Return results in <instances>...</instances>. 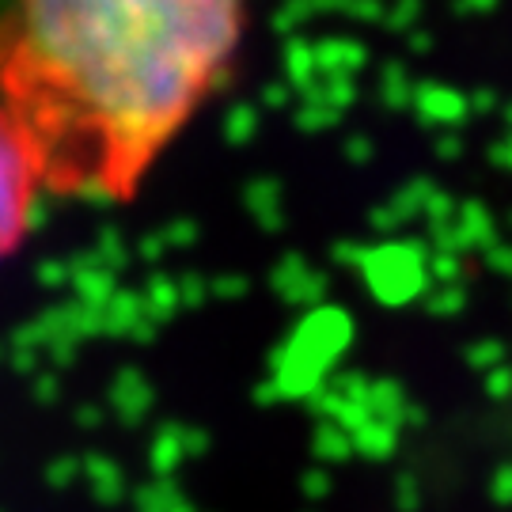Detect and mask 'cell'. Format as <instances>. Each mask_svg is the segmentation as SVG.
Returning <instances> with one entry per match:
<instances>
[{"instance_id":"cell-1","label":"cell","mask_w":512,"mask_h":512,"mask_svg":"<svg viewBox=\"0 0 512 512\" xmlns=\"http://www.w3.org/2000/svg\"><path fill=\"white\" fill-rule=\"evenodd\" d=\"M247 0H4L0 103L42 194L129 205L220 92Z\"/></svg>"},{"instance_id":"cell-2","label":"cell","mask_w":512,"mask_h":512,"mask_svg":"<svg viewBox=\"0 0 512 512\" xmlns=\"http://www.w3.org/2000/svg\"><path fill=\"white\" fill-rule=\"evenodd\" d=\"M42 179L12 114L0 103V262L12 258L31 236Z\"/></svg>"}]
</instances>
